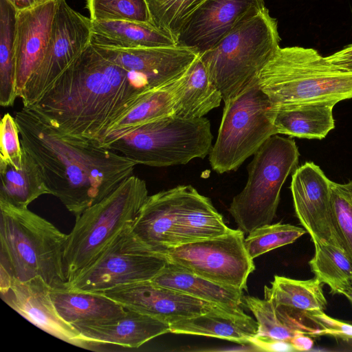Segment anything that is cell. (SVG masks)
Returning a JSON list of instances; mask_svg holds the SVG:
<instances>
[{"label": "cell", "mask_w": 352, "mask_h": 352, "mask_svg": "<svg viewBox=\"0 0 352 352\" xmlns=\"http://www.w3.org/2000/svg\"><path fill=\"white\" fill-rule=\"evenodd\" d=\"M151 91L139 75L90 43L28 109L63 135L100 144L109 129Z\"/></svg>", "instance_id": "6da1fadb"}, {"label": "cell", "mask_w": 352, "mask_h": 352, "mask_svg": "<svg viewBox=\"0 0 352 352\" xmlns=\"http://www.w3.org/2000/svg\"><path fill=\"white\" fill-rule=\"evenodd\" d=\"M14 119L21 146L51 195L76 218L133 175V162L94 141L58 133L28 108L16 111Z\"/></svg>", "instance_id": "7a4b0ae2"}, {"label": "cell", "mask_w": 352, "mask_h": 352, "mask_svg": "<svg viewBox=\"0 0 352 352\" xmlns=\"http://www.w3.org/2000/svg\"><path fill=\"white\" fill-rule=\"evenodd\" d=\"M256 81L270 110L352 98V68L330 63L313 48L280 47Z\"/></svg>", "instance_id": "3957f363"}, {"label": "cell", "mask_w": 352, "mask_h": 352, "mask_svg": "<svg viewBox=\"0 0 352 352\" xmlns=\"http://www.w3.org/2000/svg\"><path fill=\"white\" fill-rule=\"evenodd\" d=\"M67 236L28 208L0 201V265L11 277L23 282L38 276L52 289H67Z\"/></svg>", "instance_id": "277c9868"}, {"label": "cell", "mask_w": 352, "mask_h": 352, "mask_svg": "<svg viewBox=\"0 0 352 352\" xmlns=\"http://www.w3.org/2000/svg\"><path fill=\"white\" fill-rule=\"evenodd\" d=\"M280 41L277 20L265 6L200 53L223 102L239 94L256 78L280 47Z\"/></svg>", "instance_id": "5b68a950"}, {"label": "cell", "mask_w": 352, "mask_h": 352, "mask_svg": "<svg viewBox=\"0 0 352 352\" xmlns=\"http://www.w3.org/2000/svg\"><path fill=\"white\" fill-rule=\"evenodd\" d=\"M148 197L146 182L133 175L76 218L64 252L67 284L89 267L122 230L132 225Z\"/></svg>", "instance_id": "8992f818"}, {"label": "cell", "mask_w": 352, "mask_h": 352, "mask_svg": "<svg viewBox=\"0 0 352 352\" xmlns=\"http://www.w3.org/2000/svg\"><path fill=\"white\" fill-rule=\"evenodd\" d=\"M212 139L207 118L171 115L140 125L103 147L135 164L166 167L204 158L210 153Z\"/></svg>", "instance_id": "52a82bcc"}, {"label": "cell", "mask_w": 352, "mask_h": 352, "mask_svg": "<svg viewBox=\"0 0 352 352\" xmlns=\"http://www.w3.org/2000/svg\"><path fill=\"white\" fill-rule=\"evenodd\" d=\"M299 156L295 141L278 134L271 136L254 155L248 166L246 184L228 208L245 234L272 223L282 186L296 169Z\"/></svg>", "instance_id": "ba28073f"}, {"label": "cell", "mask_w": 352, "mask_h": 352, "mask_svg": "<svg viewBox=\"0 0 352 352\" xmlns=\"http://www.w3.org/2000/svg\"><path fill=\"white\" fill-rule=\"evenodd\" d=\"M224 104L217 138L209 153L212 170L220 174L237 169L277 134L268 99L256 78Z\"/></svg>", "instance_id": "9c48e42d"}, {"label": "cell", "mask_w": 352, "mask_h": 352, "mask_svg": "<svg viewBox=\"0 0 352 352\" xmlns=\"http://www.w3.org/2000/svg\"><path fill=\"white\" fill-rule=\"evenodd\" d=\"M164 254L152 250L125 228L67 289L101 294L113 287L152 280L166 265Z\"/></svg>", "instance_id": "30bf717a"}, {"label": "cell", "mask_w": 352, "mask_h": 352, "mask_svg": "<svg viewBox=\"0 0 352 352\" xmlns=\"http://www.w3.org/2000/svg\"><path fill=\"white\" fill-rule=\"evenodd\" d=\"M244 232L232 229L226 234L180 244L164 252L168 262L214 282L247 289L255 270L245 247Z\"/></svg>", "instance_id": "8fae6325"}, {"label": "cell", "mask_w": 352, "mask_h": 352, "mask_svg": "<svg viewBox=\"0 0 352 352\" xmlns=\"http://www.w3.org/2000/svg\"><path fill=\"white\" fill-rule=\"evenodd\" d=\"M91 20L57 0L51 36L43 60L28 80L21 96L23 107L36 103L91 43Z\"/></svg>", "instance_id": "7c38bea8"}, {"label": "cell", "mask_w": 352, "mask_h": 352, "mask_svg": "<svg viewBox=\"0 0 352 352\" xmlns=\"http://www.w3.org/2000/svg\"><path fill=\"white\" fill-rule=\"evenodd\" d=\"M330 182L318 165L307 162L294 171L290 190L296 216L312 242L342 248L335 223Z\"/></svg>", "instance_id": "4fadbf2b"}, {"label": "cell", "mask_w": 352, "mask_h": 352, "mask_svg": "<svg viewBox=\"0 0 352 352\" xmlns=\"http://www.w3.org/2000/svg\"><path fill=\"white\" fill-rule=\"evenodd\" d=\"M51 287L41 278L19 281L1 269L0 293L3 301L32 324L64 342L85 347L80 333L57 311Z\"/></svg>", "instance_id": "5bb4252c"}, {"label": "cell", "mask_w": 352, "mask_h": 352, "mask_svg": "<svg viewBox=\"0 0 352 352\" xmlns=\"http://www.w3.org/2000/svg\"><path fill=\"white\" fill-rule=\"evenodd\" d=\"M100 294L125 309L153 316L169 325L204 314L218 305L160 286L151 280L119 285Z\"/></svg>", "instance_id": "9a60e30c"}, {"label": "cell", "mask_w": 352, "mask_h": 352, "mask_svg": "<svg viewBox=\"0 0 352 352\" xmlns=\"http://www.w3.org/2000/svg\"><path fill=\"white\" fill-rule=\"evenodd\" d=\"M94 46L108 59L142 76L153 89L179 78L200 54L194 48L179 44L138 48Z\"/></svg>", "instance_id": "2e32d148"}, {"label": "cell", "mask_w": 352, "mask_h": 352, "mask_svg": "<svg viewBox=\"0 0 352 352\" xmlns=\"http://www.w3.org/2000/svg\"><path fill=\"white\" fill-rule=\"evenodd\" d=\"M265 6L264 0H207L182 25L177 43L202 53Z\"/></svg>", "instance_id": "e0dca14e"}, {"label": "cell", "mask_w": 352, "mask_h": 352, "mask_svg": "<svg viewBox=\"0 0 352 352\" xmlns=\"http://www.w3.org/2000/svg\"><path fill=\"white\" fill-rule=\"evenodd\" d=\"M57 0H48L34 8L16 11L14 34L16 91L21 98L31 75L45 54Z\"/></svg>", "instance_id": "ac0fdd59"}, {"label": "cell", "mask_w": 352, "mask_h": 352, "mask_svg": "<svg viewBox=\"0 0 352 352\" xmlns=\"http://www.w3.org/2000/svg\"><path fill=\"white\" fill-rule=\"evenodd\" d=\"M186 185L148 196L131 226L134 234L155 252L176 245L178 214Z\"/></svg>", "instance_id": "d6986e66"}, {"label": "cell", "mask_w": 352, "mask_h": 352, "mask_svg": "<svg viewBox=\"0 0 352 352\" xmlns=\"http://www.w3.org/2000/svg\"><path fill=\"white\" fill-rule=\"evenodd\" d=\"M118 318L74 326L89 344H111L138 348L160 336L170 333V325L153 316L126 309Z\"/></svg>", "instance_id": "ffe728a7"}, {"label": "cell", "mask_w": 352, "mask_h": 352, "mask_svg": "<svg viewBox=\"0 0 352 352\" xmlns=\"http://www.w3.org/2000/svg\"><path fill=\"white\" fill-rule=\"evenodd\" d=\"M256 320L241 306L216 305L208 311L170 324V333L212 337L250 344L258 334Z\"/></svg>", "instance_id": "44dd1931"}, {"label": "cell", "mask_w": 352, "mask_h": 352, "mask_svg": "<svg viewBox=\"0 0 352 352\" xmlns=\"http://www.w3.org/2000/svg\"><path fill=\"white\" fill-rule=\"evenodd\" d=\"M91 43L113 48L166 47L178 44L173 35L153 23L127 20H91Z\"/></svg>", "instance_id": "7402d4cb"}, {"label": "cell", "mask_w": 352, "mask_h": 352, "mask_svg": "<svg viewBox=\"0 0 352 352\" xmlns=\"http://www.w3.org/2000/svg\"><path fill=\"white\" fill-rule=\"evenodd\" d=\"M230 230L210 199L199 194L192 186L186 185L178 214L176 245L216 238Z\"/></svg>", "instance_id": "603a6c76"}, {"label": "cell", "mask_w": 352, "mask_h": 352, "mask_svg": "<svg viewBox=\"0 0 352 352\" xmlns=\"http://www.w3.org/2000/svg\"><path fill=\"white\" fill-rule=\"evenodd\" d=\"M50 295L60 316L73 326L109 321L126 311L122 305L100 294L51 288Z\"/></svg>", "instance_id": "cb8c5ba5"}, {"label": "cell", "mask_w": 352, "mask_h": 352, "mask_svg": "<svg viewBox=\"0 0 352 352\" xmlns=\"http://www.w3.org/2000/svg\"><path fill=\"white\" fill-rule=\"evenodd\" d=\"M335 105L332 102L309 103L269 111L277 134L321 140L335 127Z\"/></svg>", "instance_id": "d4e9b609"}, {"label": "cell", "mask_w": 352, "mask_h": 352, "mask_svg": "<svg viewBox=\"0 0 352 352\" xmlns=\"http://www.w3.org/2000/svg\"><path fill=\"white\" fill-rule=\"evenodd\" d=\"M243 305L249 309L258 323L256 336L289 342L302 333L319 337L320 328L306 313H291L275 307L266 298L243 296Z\"/></svg>", "instance_id": "484cf974"}, {"label": "cell", "mask_w": 352, "mask_h": 352, "mask_svg": "<svg viewBox=\"0 0 352 352\" xmlns=\"http://www.w3.org/2000/svg\"><path fill=\"white\" fill-rule=\"evenodd\" d=\"M151 280L160 286L215 305L223 307L243 305V290L214 282L170 262Z\"/></svg>", "instance_id": "4316f807"}, {"label": "cell", "mask_w": 352, "mask_h": 352, "mask_svg": "<svg viewBox=\"0 0 352 352\" xmlns=\"http://www.w3.org/2000/svg\"><path fill=\"white\" fill-rule=\"evenodd\" d=\"M186 71L175 80L151 91L109 129L100 145L104 146L140 125L173 115L177 97Z\"/></svg>", "instance_id": "83f0119b"}, {"label": "cell", "mask_w": 352, "mask_h": 352, "mask_svg": "<svg viewBox=\"0 0 352 352\" xmlns=\"http://www.w3.org/2000/svg\"><path fill=\"white\" fill-rule=\"evenodd\" d=\"M0 201L14 207L28 208L41 195H51L38 165L23 148L19 166L0 160Z\"/></svg>", "instance_id": "f1b7e54d"}, {"label": "cell", "mask_w": 352, "mask_h": 352, "mask_svg": "<svg viewBox=\"0 0 352 352\" xmlns=\"http://www.w3.org/2000/svg\"><path fill=\"white\" fill-rule=\"evenodd\" d=\"M222 100L221 93L211 80L199 54L186 72L173 115L186 119L200 118L218 107Z\"/></svg>", "instance_id": "f546056e"}, {"label": "cell", "mask_w": 352, "mask_h": 352, "mask_svg": "<svg viewBox=\"0 0 352 352\" xmlns=\"http://www.w3.org/2000/svg\"><path fill=\"white\" fill-rule=\"evenodd\" d=\"M322 285L316 277L297 280L276 275L270 286L264 287V298L275 307L289 312L324 311L327 300Z\"/></svg>", "instance_id": "4dcf8cb0"}, {"label": "cell", "mask_w": 352, "mask_h": 352, "mask_svg": "<svg viewBox=\"0 0 352 352\" xmlns=\"http://www.w3.org/2000/svg\"><path fill=\"white\" fill-rule=\"evenodd\" d=\"M315 252L309 261L311 272L333 294L346 297L352 292V262L344 250L327 243H314Z\"/></svg>", "instance_id": "1f68e13d"}, {"label": "cell", "mask_w": 352, "mask_h": 352, "mask_svg": "<svg viewBox=\"0 0 352 352\" xmlns=\"http://www.w3.org/2000/svg\"><path fill=\"white\" fill-rule=\"evenodd\" d=\"M16 9L8 0H0V104L13 106L16 91L14 34Z\"/></svg>", "instance_id": "d6a6232c"}, {"label": "cell", "mask_w": 352, "mask_h": 352, "mask_svg": "<svg viewBox=\"0 0 352 352\" xmlns=\"http://www.w3.org/2000/svg\"><path fill=\"white\" fill-rule=\"evenodd\" d=\"M307 233L301 227L281 222L258 227L245 238V247L252 258L271 250L293 243Z\"/></svg>", "instance_id": "836d02e7"}, {"label": "cell", "mask_w": 352, "mask_h": 352, "mask_svg": "<svg viewBox=\"0 0 352 352\" xmlns=\"http://www.w3.org/2000/svg\"><path fill=\"white\" fill-rule=\"evenodd\" d=\"M146 1L152 23L177 39L184 22L207 0Z\"/></svg>", "instance_id": "e575fe53"}, {"label": "cell", "mask_w": 352, "mask_h": 352, "mask_svg": "<svg viewBox=\"0 0 352 352\" xmlns=\"http://www.w3.org/2000/svg\"><path fill=\"white\" fill-rule=\"evenodd\" d=\"M90 19L152 23L146 0H86Z\"/></svg>", "instance_id": "d590c367"}, {"label": "cell", "mask_w": 352, "mask_h": 352, "mask_svg": "<svg viewBox=\"0 0 352 352\" xmlns=\"http://www.w3.org/2000/svg\"><path fill=\"white\" fill-rule=\"evenodd\" d=\"M335 223L342 247L352 262V179L347 183L330 182Z\"/></svg>", "instance_id": "8d00e7d4"}, {"label": "cell", "mask_w": 352, "mask_h": 352, "mask_svg": "<svg viewBox=\"0 0 352 352\" xmlns=\"http://www.w3.org/2000/svg\"><path fill=\"white\" fill-rule=\"evenodd\" d=\"M14 117L4 114L0 123V160L14 166L21 164L23 148Z\"/></svg>", "instance_id": "74e56055"}, {"label": "cell", "mask_w": 352, "mask_h": 352, "mask_svg": "<svg viewBox=\"0 0 352 352\" xmlns=\"http://www.w3.org/2000/svg\"><path fill=\"white\" fill-rule=\"evenodd\" d=\"M320 328L319 336H329L352 343V324L332 318L324 311L307 312Z\"/></svg>", "instance_id": "f35d334b"}, {"label": "cell", "mask_w": 352, "mask_h": 352, "mask_svg": "<svg viewBox=\"0 0 352 352\" xmlns=\"http://www.w3.org/2000/svg\"><path fill=\"white\" fill-rule=\"evenodd\" d=\"M258 351H296L292 345L287 341L256 336L250 342Z\"/></svg>", "instance_id": "ab89813d"}, {"label": "cell", "mask_w": 352, "mask_h": 352, "mask_svg": "<svg viewBox=\"0 0 352 352\" xmlns=\"http://www.w3.org/2000/svg\"><path fill=\"white\" fill-rule=\"evenodd\" d=\"M326 58L331 63L347 68H352V44L348 45Z\"/></svg>", "instance_id": "60d3db41"}, {"label": "cell", "mask_w": 352, "mask_h": 352, "mask_svg": "<svg viewBox=\"0 0 352 352\" xmlns=\"http://www.w3.org/2000/svg\"><path fill=\"white\" fill-rule=\"evenodd\" d=\"M289 343L296 351H307L313 348L314 342L312 337L300 333L294 336Z\"/></svg>", "instance_id": "b9f144b4"}, {"label": "cell", "mask_w": 352, "mask_h": 352, "mask_svg": "<svg viewBox=\"0 0 352 352\" xmlns=\"http://www.w3.org/2000/svg\"><path fill=\"white\" fill-rule=\"evenodd\" d=\"M16 11L34 8L48 0H8Z\"/></svg>", "instance_id": "7bdbcfd3"}, {"label": "cell", "mask_w": 352, "mask_h": 352, "mask_svg": "<svg viewBox=\"0 0 352 352\" xmlns=\"http://www.w3.org/2000/svg\"><path fill=\"white\" fill-rule=\"evenodd\" d=\"M346 298L351 302L352 303V292L348 296H346Z\"/></svg>", "instance_id": "ee69618b"}]
</instances>
